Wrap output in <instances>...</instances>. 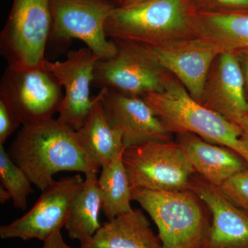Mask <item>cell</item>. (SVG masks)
<instances>
[{
  "instance_id": "1",
  "label": "cell",
  "mask_w": 248,
  "mask_h": 248,
  "mask_svg": "<svg viewBox=\"0 0 248 248\" xmlns=\"http://www.w3.org/2000/svg\"><path fill=\"white\" fill-rule=\"evenodd\" d=\"M7 152L42 192L53 184L56 173L94 172L77 141L76 130L58 119L22 125Z\"/></svg>"
},
{
  "instance_id": "2",
  "label": "cell",
  "mask_w": 248,
  "mask_h": 248,
  "mask_svg": "<svg viewBox=\"0 0 248 248\" xmlns=\"http://www.w3.org/2000/svg\"><path fill=\"white\" fill-rule=\"evenodd\" d=\"M194 11L187 0H147L116 6L105 24L110 40L156 46L197 37Z\"/></svg>"
},
{
  "instance_id": "3",
  "label": "cell",
  "mask_w": 248,
  "mask_h": 248,
  "mask_svg": "<svg viewBox=\"0 0 248 248\" xmlns=\"http://www.w3.org/2000/svg\"><path fill=\"white\" fill-rule=\"evenodd\" d=\"M170 133L195 134L205 141L231 148L248 164V148L241 140V128L191 97L171 76L160 92L141 97Z\"/></svg>"
},
{
  "instance_id": "4",
  "label": "cell",
  "mask_w": 248,
  "mask_h": 248,
  "mask_svg": "<svg viewBox=\"0 0 248 248\" xmlns=\"http://www.w3.org/2000/svg\"><path fill=\"white\" fill-rule=\"evenodd\" d=\"M131 191L132 200L140 203L157 227L162 248H203L211 214L195 192L137 187Z\"/></svg>"
},
{
  "instance_id": "5",
  "label": "cell",
  "mask_w": 248,
  "mask_h": 248,
  "mask_svg": "<svg viewBox=\"0 0 248 248\" xmlns=\"http://www.w3.org/2000/svg\"><path fill=\"white\" fill-rule=\"evenodd\" d=\"M112 40L117 51L111 58L99 59L96 63L93 87L138 97L164 89L172 75L161 66L151 46Z\"/></svg>"
},
{
  "instance_id": "6",
  "label": "cell",
  "mask_w": 248,
  "mask_h": 248,
  "mask_svg": "<svg viewBox=\"0 0 248 248\" xmlns=\"http://www.w3.org/2000/svg\"><path fill=\"white\" fill-rule=\"evenodd\" d=\"M122 159L131 187L190 190L197 174L178 142L148 141L124 150Z\"/></svg>"
},
{
  "instance_id": "7",
  "label": "cell",
  "mask_w": 248,
  "mask_h": 248,
  "mask_svg": "<svg viewBox=\"0 0 248 248\" xmlns=\"http://www.w3.org/2000/svg\"><path fill=\"white\" fill-rule=\"evenodd\" d=\"M64 94L45 62L39 66H8L0 81V98L11 107L22 125H34L53 119Z\"/></svg>"
},
{
  "instance_id": "8",
  "label": "cell",
  "mask_w": 248,
  "mask_h": 248,
  "mask_svg": "<svg viewBox=\"0 0 248 248\" xmlns=\"http://www.w3.org/2000/svg\"><path fill=\"white\" fill-rule=\"evenodd\" d=\"M50 0H14L0 35L1 55L8 66L42 64L51 30Z\"/></svg>"
},
{
  "instance_id": "9",
  "label": "cell",
  "mask_w": 248,
  "mask_h": 248,
  "mask_svg": "<svg viewBox=\"0 0 248 248\" xmlns=\"http://www.w3.org/2000/svg\"><path fill=\"white\" fill-rule=\"evenodd\" d=\"M116 6L112 0H50L52 22L49 40L66 45L78 39L99 59L111 58L117 46L106 35L105 24Z\"/></svg>"
},
{
  "instance_id": "10",
  "label": "cell",
  "mask_w": 248,
  "mask_h": 248,
  "mask_svg": "<svg viewBox=\"0 0 248 248\" xmlns=\"http://www.w3.org/2000/svg\"><path fill=\"white\" fill-rule=\"evenodd\" d=\"M80 174L54 181L35 205L20 218L1 226L3 239H39L45 241L65 226L72 202L83 185Z\"/></svg>"
},
{
  "instance_id": "11",
  "label": "cell",
  "mask_w": 248,
  "mask_h": 248,
  "mask_svg": "<svg viewBox=\"0 0 248 248\" xmlns=\"http://www.w3.org/2000/svg\"><path fill=\"white\" fill-rule=\"evenodd\" d=\"M99 58L88 47L70 50L63 62L46 60L45 64L64 89L58 120L74 130L82 126L92 108L90 96L94 67Z\"/></svg>"
},
{
  "instance_id": "12",
  "label": "cell",
  "mask_w": 248,
  "mask_h": 248,
  "mask_svg": "<svg viewBox=\"0 0 248 248\" xmlns=\"http://www.w3.org/2000/svg\"><path fill=\"white\" fill-rule=\"evenodd\" d=\"M161 66L200 103L214 62L223 50L211 41L192 37L151 46Z\"/></svg>"
},
{
  "instance_id": "13",
  "label": "cell",
  "mask_w": 248,
  "mask_h": 248,
  "mask_svg": "<svg viewBox=\"0 0 248 248\" xmlns=\"http://www.w3.org/2000/svg\"><path fill=\"white\" fill-rule=\"evenodd\" d=\"M108 120L121 132L124 149L148 141H172V135L146 101L102 89L97 94Z\"/></svg>"
},
{
  "instance_id": "14",
  "label": "cell",
  "mask_w": 248,
  "mask_h": 248,
  "mask_svg": "<svg viewBox=\"0 0 248 248\" xmlns=\"http://www.w3.org/2000/svg\"><path fill=\"white\" fill-rule=\"evenodd\" d=\"M200 104L237 125L248 115L244 71L235 52H223L215 60Z\"/></svg>"
},
{
  "instance_id": "15",
  "label": "cell",
  "mask_w": 248,
  "mask_h": 248,
  "mask_svg": "<svg viewBox=\"0 0 248 248\" xmlns=\"http://www.w3.org/2000/svg\"><path fill=\"white\" fill-rule=\"evenodd\" d=\"M190 190L211 214V226L203 248H248V214L238 207L219 187L198 173Z\"/></svg>"
},
{
  "instance_id": "16",
  "label": "cell",
  "mask_w": 248,
  "mask_h": 248,
  "mask_svg": "<svg viewBox=\"0 0 248 248\" xmlns=\"http://www.w3.org/2000/svg\"><path fill=\"white\" fill-rule=\"evenodd\" d=\"M177 135L178 143L196 172L217 187L248 169L246 161L231 148L205 141L193 133Z\"/></svg>"
},
{
  "instance_id": "17",
  "label": "cell",
  "mask_w": 248,
  "mask_h": 248,
  "mask_svg": "<svg viewBox=\"0 0 248 248\" xmlns=\"http://www.w3.org/2000/svg\"><path fill=\"white\" fill-rule=\"evenodd\" d=\"M92 108L82 126L76 130L77 141L84 151L90 166L98 173L124 151L120 131L108 120L99 96L93 97Z\"/></svg>"
},
{
  "instance_id": "18",
  "label": "cell",
  "mask_w": 248,
  "mask_h": 248,
  "mask_svg": "<svg viewBox=\"0 0 248 248\" xmlns=\"http://www.w3.org/2000/svg\"><path fill=\"white\" fill-rule=\"evenodd\" d=\"M79 248H162L159 236L140 209L103 223L93 239Z\"/></svg>"
},
{
  "instance_id": "19",
  "label": "cell",
  "mask_w": 248,
  "mask_h": 248,
  "mask_svg": "<svg viewBox=\"0 0 248 248\" xmlns=\"http://www.w3.org/2000/svg\"><path fill=\"white\" fill-rule=\"evenodd\" d=\"M196 36L224 51L248 50V11H201L195 17Z\"/></svg>"
},
{
  "instance_id": "20",
  "label": "cell",
  "mask_w": 248,
  "mask_h": 248,
  "mask_svg": "<svg viewBox=\"0 0 248 248\" xmlns=\"http://www.w3.org/2000/svg\"><path fill=\"white\" fill-rule=\"evenodd\" d=\"M97 174H85V180L72 202L64 226L68 236L79 241L80 246L87 244L102 226L99 212L102 208L103 197Z\"/></svg>"
},
{
  "instance_id": "21",
  "label": "cell",
  "mask_w": 248,
  "mask_h": 248,
  "mask_svg": "<svg viewBox=\"0 0 248 248\" xmlns=\"http://www.w3.org/2000/svg\"><path fill=\"white\" fill-rule=\"evenodd\" d=\"M122 153L102 167L98 179L102 191V210L108 220L133 210L131 186L122 159Z\"/></svg>"
},
{
  "instance_id": "22",
  "label": "cell",
  "mask_w": 248,
  "mask_h": 248,
  "mask_svg": "<svg viewBox=\"0 0 248 248\" xmlns=\"http://www.w3.org/2000/svg\"><path fill=\"white\" fill-rule=\"evenodd\" d=\"M0 181L1 186L9 192L16 208L25 210L27 208V198L34 192L30 179L26 173L13 161L0 144Z\"/></svg>"
},
{
  "instance_id": "23",
  "label": "cell",
  "mask_w": 248,
  "mask_h": 248,
  "mask_svg": "<svg viewBox=\"0 0 248 248\" xmlns=\"http://www.w3.org/2000/svg\"><path fill=\"white\" fill-rule=\"evenodd\" d=\"M220 188L238 207L248 214V169L235 174Z\"/></svg>"
},
{
  "instance_id": "24",
  "label": "cell",
  "mask_w": 248,
  "mask_h": 248,
  "mask_svg": "<svg viewBox=\"0 0 248 248\" xmlns=\"http://www.w3.org/2000/svg\"><path fill=\"white\" fill-rule=\"evenodd\" d=\"M21 124L13 109L0 98V144L4 145Z\"/></svg>"
},
{
  "instance_id": "25",
  "label": "cell",
  "mask_w": 248,
  "mask_h": 248,
  "mask_svg": "<svg viewBox=\"0 0 248 248\" xmlns=\"http://www.w3.org/2000/svg\"><path fill=\"white\" fill-rule=\"evenodd\" d=\"M212 7L220 11H247L248 0H206Z\"/></svg>"
},
{
  "instance_id": "26",
  "label": "cell",
  "mask_w": 248,
  "mask_h": 248,
  "mask_svg": "<svg viewBox=\"0 0 248 248\" xmlns=\"http://www.w3.org/2000/svg\"><path fill=\"white\" fill-rule=\"evenodd\" d=\"M42 248H72L63 241L61 231L55 232L50 237L44 241Z\"/></svg>"
},
{
  "instance_id": "27",
  "label": "cell",
  "mask_w": 248,
  "mask_h": 248,
  "mask_svg": "<svg viewBox=\"0 0 248 248\" xmlns=\"http://www.w3.org/2000/svg\"><path fill=\"white\" fill-rule=\"evenodd\" d=\"M237 55L243 71H244L246 89L248 91V50H239L235 52Z\"/></svg>"
},
{
  "instance_id": "28",
  "label": "cell",
  "mask_w": 248,
  "mask_h": 248,
  "mask_svg": "<svg viewBox=\"0 0 248 248\" xmlns=\"http://www.w3.org/2000/svg\"><path fill=\"white\" fill-rule=\"evenodd\" d=\"M238 126L241 128V140L248 148V115L243 119Z\"/></svg>"
},
{
  "instance_id": "29",
  "label": "cell",
  "mask_w": 248,
  "mask_h": 248,
  "mask_svg": "<svg viewBox=\"0 0 248 248\" xmlns=\"http://www.w3.org/2000/svg\"><path fill=\"white\" fill-rule=\"evenodd\" d=\"M9 200H11V197L9 192H8L6 189H4V187L1 186V188H0V201H1V203L4 204Z\"/></svg>"
},
{
  "instance_id": "30",
  "label": "cell",
  "mask_w": 248,
  "mask_h": 248,
  "mask_svg": "<svg viewBox=\"0 0 248 248\" xmlns=\"http://www.w3.org/2000/svg\"><path fill=\"white\" fill-rule=\"evenodd\" d=\"M144 1H147V0H124L123 3L121 6H129V5L138 4V3Z\"/></svg>"
},
{
  "instance_id": "31",
  "label": "cell",
  "mask_w": 248,
  "mask_h": 248,
  "mask_svg": "<svg viewBox=\"0 0 248 248\" xmlns=\"http://www.w3.org/2000/svg\"><path fill=\"white\" fill-rule=\"evenodd\" d=\"M117 6H121L123 3L124 0H112Z\"/></svg>"
}]
</instances>
